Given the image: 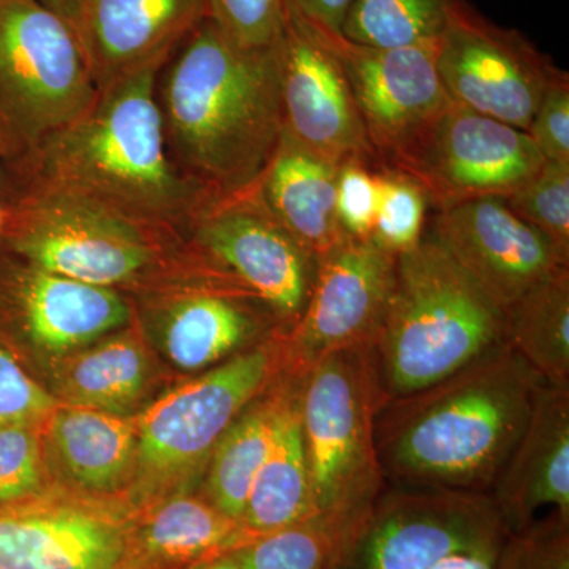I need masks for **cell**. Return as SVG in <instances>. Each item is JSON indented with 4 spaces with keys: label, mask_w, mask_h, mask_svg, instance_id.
Instances as JSON below:
<instances>
[{
    "label": "cell",
    "mask_w": 569,
    "mask_h": 569,
    "mask_svg": "<svg viewBox=\"0 0 569 569\" xmlns=\"http://www.w3.org/2000/svg\"><path fill=\"white\" fill-rule=\"evenodd\" d=\"M149 63L100 89L91 110L31 151L0 162V189L47 190L189 233L212 194L179 171L164 142Z\"/></svg>",
    "instance_id": "cell-1"
},
{
    "label": "cell",
    "mask_w": 569,
    "mask_h": 569,
    "mask_svg": "<svg viewBox=\"0 0 569 569\" xmlns=\"http://www.w3.org/2000/svg\"><path fill=\"white\" fill-rule=\"evenodd\" d=\"M157 102L186 178L212 197L252 189L283 137L279 43L244 50L206 18L160 70Z\"/></svg>",
    "instance_id": "cell-2"
},
{
    "label": "cell",
    "mask_w": 569,
    "mask_h": 569,
    "mask_svg": "<svg viewBox=\"0 0 569 569\" xmlns=\"http://www.w3.org/2000/svg\"><path fill=\"white\" fill-rule=\"evenodd\" d=\"M542 383L503 342L432 387L387 400L376 417L385 481L490 492Z\"/></svg>",
    "instance_id": "cell-3"
},
{
    "label": "cell",
    "mask_w": 569,
    "mask_h": 569,
    "mask_svg": "<svg viewBox=\"0 0 569 569\" xmlns=\"http://www.w3.org/2000/svg\"><path fill=\"white\" fill-rule=\"evenodd\" d=\"M505 310L430 236L397 254L396 279L373 346L385 399L455 376L503 343Z\"/></svg>",
    "instance_id": "cell-4"
},
{
    "label": "cell",
    "mask_w": 569,
    "mask_h": 569,
    "mask_svg": "<svg viewBox=\"0 0 569 569\" xmlns=\"http://www.w3.org/2000/svg\"><path fill=\"white\" fill-rule=\"evenodd\" d=\"M0 249L43 271L118 290L162 264L178 231L67 194L0 189Z\"/></svg>",
    "instance_id": "cell-5"
},
{
    "label": "cell",
    "mask_w": 569,
    "mask_h": 569,
    "mask_svg": "<svg viewBox=\"0 0 569 569\" xmlns=\"http://www.w3.org/2000/svg\"><path fill=\"white\" fill-rule=\"evenodd\" d=\"M385 402L370 348L326 356L299 380L318 516L351 520L387 488L376 447V417Z\"/></svg>",
    "instance_id": "cell-6"
},
{
    "label": "cell",
    "mask_w": 569,
    "mask_h": 569,
    "mask_svg": "<svg viewBox=\"0 0 569 569\" xmlns=\"http://www.w3.org/2000/svg\"><path fill=\"white\" fill-rule=\"evenodd\" d=\"M99 92L69 20L40 0H0V162L80 119Z\"/></svg>",
    "instance_id": "cell-7"
},
{
    "label": "cell",
    "mask_w": 569,
    "mask_h": 569,
    "mask_svg": "<svg viewBox=\"0 0 569 569\" xmlns=\"http://www.w3.org/2000/svg\"><path fill=\"white\" fill-rule=\"evenodd\" d=\"M283 372L282 340L257 343L167 392L133 418L138 503L151 507L201 473L228 427Z\"/></svg>",
    "instance_id": "cell-8"
},
{
    "label": "cell",
    "mask_w": 569,
    "mask_h": 569,
    "mask_svg": "<svg viewBox=\"0 0 569 569\" xmlns=\"http://www.w3.org/2000/svg\"><path fill=\"white\" fill-rule=\"evenodd\" d=\"M508 533L489 492L395 486L347 523L328 569H430Z\"/></svg>",
    "instance_id": "cell-9"
},
{
    "label": "cell",
    "mask_w": 569,
    "mask_h": 569,
    "mask_svg": "<svg viewBox=\"0 0 569 569\" xmlns=\"http://www.w3.org/2000/svg\"><path fill=\"white\" fill-rule=\"evenodd\" d=\"M546 159L526 130L451 102L395 159L381 167L421 183L437 209L519 190Z\"/></svg>",
    "instance_id": "cell-10"
},
{
    "label": "cell",
    "mask_w": 569,
    "mask_h": 569,
    "mask_svg": "<svg viewBox=\"0 0 569 569\" xmlns=\"http://www.w3.org/2000/svg\"><path fill=\"white\" fill-rule=\"evenodd\" d=\"M258 183L209 200L187 236L198 252L253 291L290 331L309 302L317 260L269 211Z\"/></svg>",
    "instance_id": "cell-11"
},
{
    "label": "cell",
    "mask_w": 569,
    "mask_h": 569,
    "mask_svg": "<svg viewBox=\"0 0 569 569\" xmlns=\"http://www.w3.org/2000/svg\"><path fill=\"white\" fill-rule=\"evenodd\" d=\"M437 69L451 102L526 132L560 70L523 33L489 21L467 0L438 40Z\"/></svg>",
    "instance_id": "cell-12"
},
{
    "label": "cell",
    "mask_w": 569,
    "mask_h": 569,
    "mask_svg": "<svg viewBox=\"0 0 569 569\" xmlns=\"http://www.w3.org/2000/svg\"><path fill=\"white\" fill-rule=\"evenodd\" d=\"M395 253L372 239L348 238L317 261L305 312L284 335V372L301 378L337 351L370 348L396 279Z\"/></svg>",
    "instance_id": "cell-13"
},
{
    "label": "cell",
    "mask_w": 569,
    "mask_h": 569,
    "mask_svg": "<svg viewBox=\"0 0 569 569\" xmlns=\"http://www.w3.org/2000/svg\"><path fill=\"white\" fill-rule=\"evenodd\" d=\"M137 519L99 497L39 492L0 505V569H123Z\"/></svg>",
    "instance_id": "cell-14"
},
{
    "label": "cell",
    "mask_w": 569,
    "mask_h": 569,
    "mask_svg": "<svg viewBox=\"0 0 569 569\" xmlns=\"http://www.w3.org/2000/svg\"><path fill=\"white\" fill-rule=\"evenodd\" d=\"M279 62L283 133L337 167L376 163L342 63L290 2Z\"/></svg>",
    "instance_id": "cell-15"
},
{
    "label": "cell",
    "mask_w": 569,
    "mask_h": 569,
    "mask_svg": "<svg viewBox=\"0 0 569 569\" xmlns=\"http://www.w3.org/2000/svg\"><path fill=\"white\" fill-rule=\"evenodd\" d=\"M313 29L342 63L378 163L391 162L451 103L438 74V40L381 50Z\"/></svg>",
    "instance_id": "cell-16"
},
{
    "label": "cell",
    "mask_w": 569,
    "mask_h": 569,
    "mask_svg": "<svg viewBox=\"0 0 569 569\" xmlns=\"http://www.w3.org/2000/svg\"><path fill=\"white\" fill-rule=\"evenodd\" d=\"M507 309L531 287L569 268V258L512 211L503 197H479L438 209L426 233Z\"/></svg>",
    "instance_id": "cell-17"
},
{
    "label": "cell",
    "mask_w": 569,
    "mask_h": 569,
    "mask_svg": "<svg viewBox=\"0 0 569 569\" xmlns=\"http://www.w3.org/2000/svg\"><path fill=\"white\" fill-rule=\"evenodd\" d=\"M6 254L0 260V317L20 326L41 350L63 353L88 346L132 318V306L118 290L52 274Z\"/></svg>",
    "instance_id": "cell-18"
},
{
    "label": "cell",
    "mask_w": 569,
    "mask_h": 569,
    "mask_svg": "<svg viewBox=\"0 0 569 569\" xmlns=\"http://www.w3.org/2000/svg\"><path fill=\"white\" fill-rule=\"evenodd\" d=\"M208 18V0H82L74 29L97 88L167 62Z\"/></svg>",
    "instance_id": "cell-19"
},
{
    "label": "cell",
    "mask_w": 569,
    "mask_h": 569,
    "mask_svg": "<svg viewBox=\"0 0 569 569\" xmlns=\"http://www.w3.org/2000/svg\"><path fill=\"white\" fill-rule=\"evenodd\" d=\"M489 493L509 533L526 529L548 505L569 518V387L541 385Z\"/></svg>",
    "instance_id": "cell-20"
},
{
    "label": "cell",
    "mask_w": 569,
    "mask_h": 569,
    "mask_svg": "<svg viewBox=\"0 0 569 569\" xmlns=\"http://www.w3.org/2000/svg\"><path fill=\"white\" fill-rule=\"evenodd\" d=\"M168 302L160 331L164 351L179 369L220 365L250 348L263 331V317L254 310L263 301L242 283L206 288Z\"/></svg>",
    "instance_id": "cell-21"
},
{
    "label": "cell",
    "mask_w": 569,
    "mask_h": 569,
    "mask_svg": "<svg viewBox=\"0 0 569 569\" xmlns=\"http://www.w3.org/2000/svg\"><path fill=\"white\" fill-rule=\"evenodd\" d=\"M339 168L283 133L258 183L269 211L317 261L348 238L337 217Z\"/></svg>",
    "instance_id": "cell-22"
},
{
    "label": "cell",
    "mask_w": 569,
    "mask_h": 569,
    "mask_svg": "<svg viewBox=\"0 0 569 569\" xmlns=\"http://www.w3.org/2000/svg\"><path fill=\"white\" fill-rule=\"evenodd\" d=\"M249 541L242 523L204 497L171 496L138 511L123 569H183L234 552Z\"/></svg>",
    "instance_id": "cell-23"
},
{
    "label": "cell",
    "mask_w": 569,
    "mask_h": 569,
    "mask_svg": "<svg viewBox=\"0 0 569 569\" xmlns=\"http://www.w3.org/2000/svg\"><path fill=\"white\" fill-rule=\"evenodd\" d=\"M44 425L50 456L82 492H114L133 473V418L59 403Z\"/></svg>",
    "instance_id": "cell-24"
},
{
    "label": "cell",
    "mask_w": 569,
    "mask_h": 569,
    "mask_svg": "<svg viewBox=\"0 0 569 569\" xmlns=\"http://www.w3.org/2000/svg\"><path fill=\"white\" fill-rule=\"evenodd\" d=\"M299 380L280 408L272 447L247 498L241 523L250 539L318 516L299 419Z\"/></svg>",
    "instance_id": "cell-25"
},
{
    "label": "cell",
    "mask_w": 569,
    "mask_h": 569,
    "mask_svg": "<svg viewBox=\"0 0 569 569\" xmlns=\"http://www.w3.org/2000/svg\"><path fill=\"white\" fill-rule=\"evenodd\" d=\"M284 380L234 419L206 466V500L238 522L244 516L253 479L272 447L280 408L298 378L287 376Z\"/></svg>",
    "instance_id": "cell-26"
},
{
    "label": "cell",
    "mask_w": 569,
    "mask_h": 569,
    "mask_svg": "<svg viewBox=\"0 0 569 569\" xmlns=\"http://www.w3.org/2000/svg\"><path fill=\"white\" fill-rule=\"evenodd\" d=\"M56 378L69 406L126 417L148 387V355L141 340L126 332L71 356Z\"/></svg>",
    "instance_id": "cell-27"
},
{
    "label": "cell",
    "mask_w": 569,
    "mask_h": 569,
    "mask_svg": "<svg viewBox=\"0 0 569 569\" xmlns=\"http://www.w3.org/2000/svg\"><path fill=\"white\" fill-rule=\"evenodd\" d=\"M503 342L545 383L569 387V268L505 309Z\"/></svg>",
    "instance_id": "cell-28"
},
{
    "label": "cell",
    "mask_w": 569,
    "mask_h": 569,
    "mask_svg": "<svg viewBox=\"0 0 569 569\" xmlns=\"http://www.w3.org/2000/svg\"><path fill=\"white\" fill-rule=\"evenodd\" d=\"M460 0H353L342 36L392 50L440 40Z\"/></svg>",
    "instance_id": "cell-29"
},
{
    "label": "cell",
    "mask_w": 569,
    "mask_h": 569,
    "mask_svg": "<svg viewBox=\"0 0 569 569\" xmlns=\"http://www.w3.org/2000/svg\"><path fill=\"white\" fill-rule=\"evenodd\" d=\"M350 520L316 516L250 539L236 549L241 569H328Z\"/></svg>",
    "instance_id": "cell-30"
},
{
    "label": "cell",
    "mask_w": 569,
    "mask_h": 569,
    "mask_svg": "<svg viewBox=\"0 0 569 569\" xmlns=\"http://www.w3.org/2000/svg\"><path fill=\"white\" fill-rule=\"evenodd\" d=\"M377 178L378 209L370 239L397 257L425 238L429 198L421 183L396 168L381 167Z\"/></svg>",
    "instance_id": "cell-31"
},
{
    "label": "cell",
    "mask_w": 569,
    "mask_h": 569,
    "mask_svg": "<svg viewBox=\"0 0 569 569\" xmlns=\"http://www.w3.org/2000/svg\"><path fill=\"white\" fill-rule=\"evenodd\" d=\"M507 203L569 258V163L546 160L529 182L509 194Z\"/></svg>",
    "instance_id": "cell-32"
},
{
    "label": "cell",
    "mask_w": 569,
    "mask_h": 569,
    "mask_svg": "<svg viewBox=\"0 0 569 569\" xmlns=\"http://www.w3.org/2000/svg\"><path fill=\"white\" fill-rule=\"evenodd\" d=\"M287 17L288 0H208V20L244 50L274 48Z\"/></svg>",
    "instance_id": "cell-33"
},
{
    "label": "cell",
    "mask_w": 569,
    "mask_h": 569,
    "mask_svg": "<svg viewBox=\"0 0 569 569\" xmlns=\"http://www.w3.org/2000/svg\"><path fill=\"white\" fill-rule=\"evenodd\" d=\"M497 569H569V518L553 511L505 538Z\"/></svg>",
    "instance_id": "cell-34"
},
{
    "label": "cell",
    "mask_w": 569,
    "mask_h": 569,
    "mask_svg": "<svg viewBox=\"0 0 569 569\" xmlns=\"http://www.w3.org/2000/svg\"><path fill=\"white\" fill-rule=\"evenodd\" d=\"M39 427L0 426V505L40 492L43 458Z\"/></svg>",
    "instance_id": "cell-35"
},
{
    "label": "cell",
    "mask_w": 569,
    "mask_h": 569,
    "mask_svg": "<svg viewBox=\"0 0 569 569\" xmlns=\"http://www.w3.org/2000/svg\"><path fill=\"white\" fill-rule=\"evenodd\" d=\"M58 406L56 397L41 388L0 343V426H40Z\"/></svg>",
    "instance_id": "cell-36"
},
{
    "label": "cell",
    "mask_w": 569,
    "mask_h": 569,
    "mask_svg": "<svg viewBox=\"0 0 569 569\" xmlns=\"http://www.w3.org/2000/svg\"><path fill=\"white\" fill-rule=\"evenodd\" d=\"M336 208L340 227L350 238L370 239L378 209V178L367 164L353 162L339 168Z\"/></svg>",
    "instance_id": "cell-37"
},
{
    "label": "cell",
    "mask_w": 569,
    "mask_h": 569,
    "mask_svg": "<svg viewBox=\"0 0 569 569\" xmlns=\"http://www.w3.org/2000/svg\"><path fill=\"white\" fill-rule=\"evenodd\" d=\"M527 133L546 160L569 163V77L567 71L559 70L553 74Z\"/></svg>",
    "instance_id": "cell-38"
},
{
    "label": "cell",
    "mask_w": 569,
    "mask_h": 569,
    "mask_svg": "<svg viewBox=\"0 0 569 569\" xmlns=\"http://www.w3.org/2000/svg\"><path fill=\"white\" fill-rule=\"evenodd\" d=\"M310 26L320 31L342 33L353 0H288Z\"/></svg>",
    "instance_id": "cell-39"
},
{
    "label": "cell",
    "mask_w": 569,
    "mask_h": 569,
    "mask_svg": "<svg viewBox=\"0 0 569 569\" xmlns=\"http://www.w3.org/2000/svg\"><path fill=\"white\" fill-rule=\"evenodd\" d=\"M500 545L486 546V548L456 550L438 560L430 569H497Z\"/></svg>",
    "instance_id": "cell-40"
},
{
    "label": "cell",
    "mask_w": 569,
    "mask_h": 569,
    "mask_svg": "<svg viewBox=\"0 0 569 569\" xmlns=\"http://www.w3.org/2000/svg\"><path fill=\"white\" fill-rule=\"evenodd\" d=\"M48 9L56 11L74 26L80 13L82 0H40Z\"/></svg>",
    "instance_id": "cell-41"
},
{
    "label": "cell",
    "mask_w": 569,
    "mask_h": 569,
    "mask_svg": "<svg viewBox=\"0 0 569 569\" xmlns=\"http://www.w3.org/2000/svg\"><path fill=\"white\" fill-rule=\"evenodd\" d=\"M183 569H241L239 568L238 557L234 552L223 553V556L212 557V559L200 561L194 563L192 567Z\"/></svg>",
    "instance_id": "cell-42"
},
{
    "label": "cell",
    "mask_w": 569,
    "mask_h": 569,
    "mask_svg": "<svg viewBox=\"0 0 569 569\" xmlns=\"http://www.w3.org/2000/svg\"><path fill=\"white\" fill-rule=\"evenodd\" d=\"M2 227H3V211H2V206H0V233H2Z\"/></svg>",
    "instance_id": "cell-43"
}]
</instances>
